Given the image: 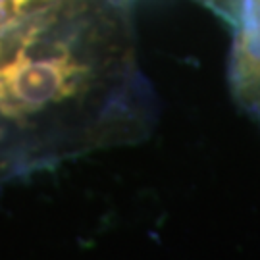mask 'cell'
<instances>
[{
    "mask_svg": "<svg viewBox=\"0 0 260 260\" xmlns=\"http://www.w3.org/2000/svg\"><path fill=\"white\" fill-rule=\"evenodd\" d=\"M58 0H0V12L8 16H21L25 18L29 14H35L39 10L47 8Z\"/></svg>",
    "mask_w": 260,
    "mask_h": 260,
    "instance_id": "cell-1",
    "label": "cell"
},
{
    "mask_svg": "<svg viewBox=\"0 0 260 260\" xmlns=\"http://www.w3.org/2000/svg\"><path fill=\"white\" fill-rule=\"evenodd\" d=\"M0 14H2V12H0Z\"/></svg>",
    "mask_w": 260,
    "mask_h": 260,
    "instance_id": "cell-2",
    "label": "cell"
}]
</instances>
